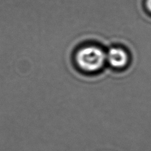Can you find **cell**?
<instances>
[{"label": "cell", "instance_id": "obj_1", "mask_svg": "<svg viewBox=\"0 0 151 151\" xmlns=\"http://www.w3.org/2000/svg\"><path fill=\"white\" fill-rule=\"evenodd\" d=\"M80 68L86 72H96L104 67L106 61V54L100 48L88 46L78 51L76 57Z\"/></svg>", "mask_w": 151, "mask_h": 151}, {"label": "cell", "instance_id": "obj_2", "mask_svg": "<svg viewBox=\"0 0 151 151\" xmlns=\"http://www.w3.org/2000/svg\"><path fill=\"white\" fill-rule=\"evenodd\" d=\"M106 61L116 69L125 67L129 62V56L126 51L119 47H113L106 54Z\"/></svg>", "mask_w": 151, "mask_h": 151}, {"label": "cell", "instance_id": "obj_3", "mask_svg": "<svg viewBox=\"0 0 151 151\" xmlns=\"http://www.w3.org/2000/svg\"><path fill=\"white\" fill-rule=\"evenodd\" d=\"M147 6L148 9H149L151 12V0H147Z\"/></svg>", "mask_w": 151, "mask_h": 151}]
</instances>
